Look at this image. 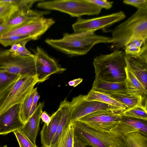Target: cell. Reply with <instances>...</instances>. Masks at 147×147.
<instances>
[{
    "mask_svg": "<svg viewBox=\"0 0 147 147\" xmlns=\"http://www.w3.org/2000/svg\"><path fill=\"white\" fill-rule=\"evenodd\" d=\"M147 39V9H139L127 20L115 27L107 43L113 50L123 49L134 39Z\"/></svg>",
    "mask_w": 147,
    "mask_h": 147,
    "instance_id": "cell-1",
    "label": "cell"
},
{
    "mask_svg": "<svg viewBox=\"0 0 147 147\" xmlns=\"http://www.w3.org/2000/svg\"><path fill=\"white\" fill-rule=\"evenodd\" d=\"M110 37L95 33H64L59 39L47 38L45 42L53 48L70 56L86 54L95 45L107 43Z\"/></svg>",
    "mask_w": 147,
    "mask_h": 147,
    "instance_id": "cell-2",
    "label": "cell"
},
{
    "mask_svg": "<svg viewBox=\"0 0 147 147\" xmlns=\"http://www.w3.org/2000/svg\"><path fill=\"white\" fill-rule=\"evenodd\" d=\"M125 55L123 50H114L111 53L101 55L94 58L93 64L95 79L112 82L125 81Z\"/></svg>",
    "mask_w": 147,
    "mask_h": 147,
    "instance_id": "cell-3",
    "label": "cell"
},
{
    "mask_svg": "<svg viewBox=\"0 0 147 147\" xmlns=\"http://www.w3.org/2000/svg\"><path fill=\"white\" fill-rule=\"evenodd\" d=\"M37 6L40 8L57 10L78 18L84 15H98L102 9L87 0H43L38 2Z\"/></svg>",
    "mask_w": 147,
    "mask_h": 147,
    "instance_id": "cell-4",
    "label": "cell"
},
{
    "mask_svg": "<svg viewBox=\"0 0 147 147\" xmlns=\"http://www.w3.org/2000/svg\"><path fill=\"white\" fill-rule=\"evenodd\" d=\"M38 83L36 75H20L8 89L0 104V115L14 105L21 103Z\"/></svg>",
    "mask_w": 147,
    "mask_h": 147,
    "instance_id": "cell-5",
    "label": "cell"
},
{
    "mask_svg": "<svg viewBox=\"0 0 147 147\" xmlns=\"http://www.w3.org/2000/svg\"><path fill=\"white\" fill-rule=\"evenodd\" d=\"M0 70L20 75H36L34 55H14L8 49L1 51H0Z\"/></svg>",
    "mask_w": 147,
    "mask_h": 147,
    "instance_id": "cell-6",
    "label": "cell"
},
{
    "mask_svg": "<svg viewBox=\"0 0 147 147\" xmlns=\"http://www.w3.org/2000/svg\"><path fill=\"white\" fill-rule=\"evenodd\" d=\"M124 110L99 111L88 115L77 121L96 130L103 132H111L120 122Z\"/></svg>",
    "mask_w": 147,
    "mask_h": 147,
    "instance_id": "cell-7",
    "label": "cell"
},
{
    "mask_svg": "<svg viewBox=\"0 0 147 147\" xmlns=\"http://www.w3.org/2000/svg\"><path fill=\"white\" fill-rule=\"evenodd\" d=\"M55 23V21L52 18H46L44 16L37 18L10 29L0 37L25 36L31 40H36Z\"/></svg>",
    "mask_w": 147,
    "mask_h": 147,
    "instance_id": "cell-8",
    "label": "cell"
},
{
    "mask_svg": "<svg viewBox=\"0 0 147 147\" xmlns=\"http://www.w3.org/2000/svg\"><path fill=\"white\" fill-rule=\"evenodd\" d=\"M124 12L121 11L111 14L89 19L78 18L72 25L74 32L95 33L100 29H104L124 19Z\"/></svg>",
    "mask_w": 147,
    "mask_h": 147,
    "instance_id": "cell-9",
    "label": "cell"
},
{
    "mask_svg": "<svg viewBox=\"0 0 147 147\" xmlns=\"http://www.w3.org/2000/svg\"><path fill=\"white\" fill-rule=\"evenodd\" d=\"M86 95L73 98L70 102L71 123L94 112L103 110H122L96 101L86 100Z\"/></svg>",
    "mask_w": 147,
    "mask_h": 147,
    "instance_id": "cell-10",
    "label": "cell"
},
{
    "mask_svg": "<svg viewBox=\"0 0 147 147\" xmlns=\"http://www.w3.org/2000/svg\"><path fill=\"white\" fill-rule=\"evenodd\" d=\"M126 67L147 90V43L138 55L126 54Z\"/></svg>",
    "mask_w": 147,
    "mask_h": 147,
    "instance_id": "cell-11",
    "label": "cell"
},
{
    "mask_svg": "<svg viewBox=\"0 0 147 147\" xmlns=\"http://www.w3.org/2000/svg\"><path fill=\"white\" fill-rule=\"evenodd\" d=\"M19 107L20 104L15 105L0 115V135H6L23 127Z\"/></svg>",
    "mask_w": 147,
    "mask_h": 147,
    "instance_id": "cell-12",
    "label": "cell"
},
{
    "mask_svg": "<svg viewBox=\"0 0 147 147\" xmlns=\"http://www.w3.org/2000/svg\"><path fill=\"white\" fill-rule=\"evenodd\" d=\"M49 13L47 11H40L31 9H18L5 20V24L11 29L32 20L44 16Z\"/></svg>",
    "mask_w": 147,
    "mask_h": 147,
    "instance_id": "cell-13",
    "label": "cell"
},
{
    "mask_svg": "<svg viewBox=\"0 0 147 147\" xmlns=\"http://www.w3.org/2000/svg\"><path fill=\"white\" fill-rule=\"evenodd\" d=\"M44 102H40L33 114L24 124L21 129L31 142L36 145V142L39 129L40 115L44 106Z\"/></svg>",
    "mask_w": 147,
    "mask_h": 147,
    "instance_id": "cell-14",
    "label": "cell"
},
{
    "mask_svg": "<svg viewBox=\"0 0 147 147\" xmlns=\"http://www.w3.org/2000/svg\"><path fill=\"white\" fill-rule=\"evenodd\" d=\"M75 136L92 147H109L92 133L85 124L78 121L72 122Z\"/></svg>",
    "mask_w": 147,
    "mask_h": 147,
    "instance_id": "cell-15",
    "label": "cell"
},
{
    "mask_svg": "<svg viewBox=\"0 0 147 147\" xmlns=\"http://www.w3.org/2000/svg\"><path fill=\"white\" fill-rule=\"evenodd\" d=\"M70 102L66 99L61 101L59 108L61 111V118L57 132L51 142L53 147L57 143L63 133L71 123Z\"/></svg>",
    "mask_w": 147,
    "mask_h": 147,
    "instance_id": "cell-16",
    "label": "cell"
},
{
    "mask_svg": "<svg viewBox=\"0 0 147 147\" xmlns=\"http://www.w3.org/2000/svg\"><path fill=\"white\" fill-rule=\"evenodd\" d=\"M92 86V90L108 94L127 93L125 81L112 82L95 79Z\"/></svg>",
    "mask_w": 147,
    "mask_h": 147,
    "instance_id": "cell-17",
    "label": "cell"
},
{
    "mask_svg": "<svg viewBox=\"0 0 147 147\" xmlns=\"http://www.w3.org/2000/svg\"><path fill=\"white\" fill-rule=\"evenodd\" d=\"M125 70V81L127 93L141 97L144 102L147 104V90L127 67Z\"/></svg>",
    "mask_w": 147,
    "mask_h": 147,
    "instance_id": "cell-18",
    "label": "cell"
},
{
    "mask_svg": "<svg viewBox=\"0 0 147 147\" xmlns=\"http://www.w3.org/2000/svg\"><path fill=\"white\" fill-rule=\"evenodd\" d=\"M52 119L47 125L44 123L40 132L41 144L47 145H51L57 130L61 118V111L58 109L51 116Z\"/></svg>",
    "mask_w": 147,
    "mask_h": 147,
    "instance_id": "cell-19",
    "label": "cell"
},
{
    "mask_svg": "<svg viewBox=\"0 0 147 147\" xmlns=\"http://www.w3.org/2000/svg\"><path fill=\"white\" fill-rule=\"evenodd\" d=\"M109 95L123 105L126 109L137 106L147 108V104L144 102L142 98L140 96L127 93H114Z\"/></svg>",
    "mask_w": 147,
    "mask_h": 147,
    "instance_id": "cell-20",
    "label": "cell"
},
{
    "mask_svg": "<svg viewBox=\"0 0 147 147\" xmlns=\"http://www.w3.org/2000/svg\"><path fill=\"white\" fill-rule=\"evenodd\" d=\"M85 99L88 101H96L101 102L123 110L126 109L123 105L111 97L109 94L92 89L86 95Z\"/></svg>",
    "mask_w": 147,
    "mask_h": 147,
    "instance_id": "cell-21",
    "label": "cell"
},
{
    "mask_svg": "<svg viewBox=\"0 0 147 147\" xmlns=\"http://www.w3.org/2000/svg\"><path fill=\"white\" fill-rule=\"evenodd\" d=\"M37 92V87L34 88L20 104V117L24 124L30 117V113L33 99Z\"/></svg>",
    "mask_w": 147,
    "mask_h": 147,
    "instance_id": "cell-22",
    "label": "cell"
},
{
    "mask_svg": "<svg viewBox=\"0 0 147 147\" xmlns=\"http://www.w3.org/2000/svg\"><path fill=\"white\" fill-rule=\"evenodd\" d=\"M120 122L126 125L134 131L147 136V121L122 115Z\"/></svg>",
    "mask_w": 147,
    "mask_h": 147,
    "instance_id": "cell-23",
    "label": "cell"
},
{
    "mask_svg": "<svg viewBox=\"0 0 147 147\" xmlns=\"http://www.w3.org/2000/svg\"><path fill=\"white\" fill-rule=\"evenodd\" d=\"M123 137L126 147H147V136L139 132H131Z\"/></svg>",
    "mask_w": 147,
    "mask_h": 147,
    "instance_id": "cell-24",
    "label": "cell"
},
{
    "mask_svg": "<svg viewBox=\"0 0 147 147\" xmlns=\"http://www.w3.org/2000/svg\"><path fill=\"white\" fill-rule=\"evenodd\" d=\"M34 54L36 63L45 67L55 69L60 67L55 60L40 47L37 46Z\"/></svg>",
    "mask_w": 147,
    "mask_h": 147,
    "instance_id": "cell-25",
    "label": "cell"
},
{
    "mask_svg": "<svg viewBox=\"0 0 147 147\" xmlns=\"http://www.w3.org/2000/svg\"><path fill=\"white\" fill-rule=\"evenodd\" d=\"M20 75L0 70V96L11 87Z\"/></svg>",
    "mask_w": 147,
    "mask_h": 147,
    "instance_id": "cell-26",
    "label": "cell"
},
{
    "mask_svg": "<svg viewBox=\"0 0 147 147\" xmlns=\"http://www.w3.org/2000/svg\"><path fill=\"white\" fill-rule=\"evenodd\" d=\"M36 75L38 83L44 82L53 74L63 72L66 70L65 68L61 67L58 69H55L45 67L36 62Z\"/></svg>",
    "mask_w": 147,
    "mask_h": 147,
    "instance_id": "cell-27",
    "label": "cell"
},
{
    "mask_svg": "<svg viewBox=\"0 0 147 147\" xmlns=\"http://www.w3.org/2000/svg\"><path fill=\"white\" fill-rule=\"evenodd\" d=\"M74 137L73 127L71 123L53 147H74Z\"/></svg>",
    "mask_w": 147,
    "mask_h": 147,
    "instance_id": "cell-28",
    "label": "cell"
},
{
    "mask_svg": "<svg viewBox=\"0 0 147 147\" xmlns=\"http://www.w3.org/2000/svg\"><path fill=\"white\" fill-rule=\"evenodd\" d=\"M122 115L147 121V108L135 106L126 109L122 113Z\"/></svg>",
    "mask_w": 147,
    "mask_h": 147,
    "instance_id": "cell-29",
    "label": "cell"
},
{
    "mask_svg": "<svg viewBox=\"0 0 147 147\" xmlns=\"http://www.w3.org/2000/svg\"><path fill=\"white\" fill-rule=\"evenodd\" d=\"M12 0H0V19L6 20L18 9Z\"/></svg>",
    "mask_w": 147,
    "mask_h": 147,
    "instance_id": "cell-30",
    "label": "cell"
},
{
    "mask_svg": "<svg viewBox=\"0 0 147 147\" xmlns=\"http://www.w3.org/2000/svg\"><path fill=\"white\" fill-rule=\"evenodd\" d=\"M20 147H38L34 145L25 135L21 129L13 131Z\"/></svg>",
    "mask_w": 147,
    "mask_h": 147,
    "instance_id": "cell-31",
    "label": "cell"
},
{
    "mask_svg": "<svg viewBox=\"0 0 147 147\" xmlns=\"http://www.w3.org/2000/svg\"><path fill=\"white\" fill-rule=\"evenodd\" d=\"M25 40H31L25 36H14L4 38L0 37V44L4 47L11 46L20 41Z\"/></svg>",
    "mask_w": 147,
    "mask_h": 147,
    "instance_id": "cell-32",
    "label": "cell"
},
{
    "mask_svg": "<svg viewBox=\"0 0 147 147\" xmlns=\"http://www.w3.org/2000/svg\"><path fill=\"white\" fill-rule=\"evenodd\" d=\"M143 46L142 48H140L138 47L133 41H131L125 46L123 49L126 54L136 55L140 53Z\"/></svg>",
    "mask_w": 147,
    "mask_h": 147,
    "instance_id": "cell-33",
    "label": "cell"
},
{
    "mask_svg": "<svg viewBox=\"0 0 147 147\" xmlns=\"http://www.w3.org/2000/svg\"><path fill=\"white\" fill-rule=\"evenodd\" d=\"M29 41V40H25L18 42V47L17 51L14 54L12 53L14 55H33L34 54H32L26 47V44Z\"/></svg>",
    "mask_w": 147,
    "mask_h": 147,
    "instance_id": "cell-34",
    "label": "cell"
},
{
    "mask_svg": "<svg viewBox=\"0 0 147 147\" xmlns=\"http://www.w3.org/2000/svg\"><path fill=\"white\" fill-rule=\"evenodd\" d=\"M124 3L135 7L139 9H147V0H125Z\"/></svg>",
    "mask_w": 147,
    "mask_h": 147,
    "instance_id": "cell-35",
    "label": "cell"
},
{
    "mask_svg": "<svg viewBox=\"0 0 147 147\" xmlns=\"http://www.w3.org/2000/svg\"><path fill=\"white\" fill-rule=\"evenodd\" d=\"M88 1L102 8L110 9L113 6V2L104 0H87Z\"/></svg>",
    "mask_w": 147,
    "mask_h": 147,
    "instance_id": "cell-36",
    "label": "cell"
},
{
    "mask_svg": "<svg viewBox=\"0 0 147 147\" xmlns=\"http://www.w3.org/2000/svg\"><path fill=\"white\" fill-rule=\"evenodd\" d=\"M5 20L0 19V37L11 29L6 25Z\"/></svg>",
    "mask_w": 147,
    "mask_h": 147,
    "instance_id": "cell-37",
    "label": "cell"
},
{
    "mask_svg": "<svg viewBox=\"0 0 147 147\" xmlns=\"http://www.w3.org/2000/svg\"><path fill=\"white\" fill-rule=\"evenodd\" d=\"M40 98V96L37 92L35 95L33 100L30 113V117L34 113L37 106L38 101Z\"/></svg>",
    "mask_w": 147,
    "mask_h": 147,
    "instance_id": "cell-38",
    "label": "cell"
},
{
    "mask_svg": "<svg viewBox=\"0 0 147 147\" xmlns=\"http://www.w3.org/2000/svg\"><path fill=\"white\" fill-rule=\"evenodd\" d=\"M40 119L44 123L48 125L51 120L52 117L49 116L47 113L44 111L40 115Z\"/></svg>",
    "mask_w": 147,
    "mask_h": 147,
    "instance_id": "cell-39",
    "label": "cell"
},
{
    "mask_svg": "<svg viewBox=\"0 0 147 147\" xmlns=\"http://www.w3.org/2000/svg\"><path fill=\"white\" fill-rule=\"evenodd\" d=\"M88 145L86 143L74 136V147H86Z\"/></svg>",
    "mask_w": 147,
    "mask_h": 147,
    "instance_id": "cell-40",
    "label": "cell"
},
{
    "mask_svg": "<svg viewBox=\"0 0 147 147\" xmlns=\"http://www.w3.org/2000/svg\"><path fill=\"white\" fill-rule=\"evenodd\" d=\"M82 81L83 79L81 78L76 79L70 81L68 84L69 86L75 87L79 84Z\"/></svg>",
    "mask_w": 147,
    "mask_h": 147,
    "instance_id": "cell-41",
    "label": "cell"
},
{
    "mask_svg": "<svg viewBox=\"0 0 147 147\" xmlns=\"http://www.w3.org/2000/svg\"><path fill=\"white\" fill-rule=\"evenodd\" d=\"M18 47V43H15L11 46L10 49H8L9 52L14 54L17 51Z\"/></svg>",
    "mask_w": 147,
    "mask_h": 147,
    "instance_id": "cell-42",
    "label": "cell"
},
{
    "mask_svg": "<svg viewBox=\"0 0 147 147\" xmlns=\"http://www.w3.org/2000/svg\"><path fill=\"white\" fill-rule=\"evenodd\" d=\"M8 90H7L5 91L0 96V104L2 102L4 98H5L7 91Z\"/></svg>",
    "mask_w": 147,
    "mask_h": 147,
    "instance_id": "cell-43",
    "label": "cell"
},
{
    "mask_svg": "<svg viewBox=\"0 0 147 147\" xmlns=\"http://www.w3.org/2000/svg\"><path fill=\"white\" fill-rule=\"evenodd\" d=\"M41 147H53L51 145H47L45 144H42Z\"/></svg>",
    "mask_w": 147,
    "mask_h": 147,
    "instance_id": "cell-44",
    "label": "cell"
},
{
    "mask_svg": "<svg viewBox=\"0 0 147 147\" xmlns=\"http://www.w3.org/2000/svg\"><path fill=\"white\" fill-rule=\"evenodd\" d=\"M0 147H7V145H5L3 146H0Z\"/></svg>",
    "mask_w": 147,
    "mask_h": 147,
    "instance_id": "cell-45",
    "label": "cell"
}]
</instances>
